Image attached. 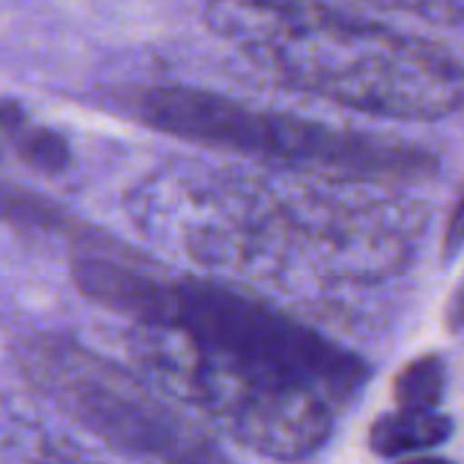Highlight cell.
Wrapping results in <instances>:
<instances>
[{
	"mask_svg": "<svg viewBox=\"0 0 464 464\" xmlns=\"http://www.w3.org/2000/svg\"><path fill=\"white\" fill-rule=\"evenodd\" d=\"M238 429L260 453L301 459L323 445L331 429V415L314 388L271 385L244 396L238 407Z\"/></svg>",
	"mask_w": 464,
	"mask_h": 464,
	"instance_id": "obj_3",
	"label": "cell"
},
{
	"mask_svg": "<svg viewBox=\"0 0 464 464\" xmlns=\"http://www.w3.org/2000/svg\"><path fill=\"white\" fill-rule=\"evenodd\" d=\"M448 325L456 336L464 339V282L459 285L453 301H450V309H448Z\"/></svg>",
	"mask_w": 464,
	"mask_h": 464,
	"instance_id": "obj_11",
	"label": "cell"
},
{
	"mask_svg": "<svg viewBox=\"0 0 464 464\" xmlns=\"http://www.w3.org/2000/svg\"><path fill=\"white\" fill-rule=\"evenodd\" d=\"M453 431L448 415L437 410H407L380 415L369 429V448L380 456H404L412 450L437 448Z\"/></svg>",
	"mask_w": 464,
	"mask_h": 464,
	"instance_id": "obj_5",
	"label": "cell"
},
{
	"mask_svg": "<svg viewBox=\"0 0 464 464\" xmlns=\"http://www.w3.org/2000/svg\"><path fill=\"white\" fill-rule=\"evenodd\" d=\"M205 23L279 85L355 112L440 121L464 107L456 55L317 0H205Z\"/></svg>",
	"mask_w": 464,
	"mask_h": 464,
	"instance_id": "obj_1",
	"label": "cell"
},
{
	"mask_svg": "<svg viewBox=\"0 0 464 464\" xmlns=\"http://www.w3.org/2000/svg\"><path fill=\"white\" fill-rule=\"evenodd\" d=\"M393 396L407 410H437L445 396V361L423 355L407 363L393 382Z\"/></svg>",
	"mask_w": 464,
	"mask_h": 464,
	"instance_id": "obj_6",
	"label": "cell"
},
{
	"mask_svg": "<svg viewBox=\"0 0 464 464\" xmlns=\"http://www.w3.org/2000/svg\"><path fill=\"white\" fill-rule=\"evenodd\" d=\"M366 4L401 12L431 25L464 31V0H366Z\"/></svg>",
	"mask_w": 464,
	"mask_h": 464,
	"instance_id": "obj_8",
	"label": "cell"
},
{
	"mask_svg": "<svg viewBox=\"0 0 464 464\" xmlns=\"http://www.w3.org/2000/svg\"><path fill=\"white\" fill-rule=\"evenodd\" d=\"M464 246V191L459 194L450 216H448V227H445V236H442V257L450 263Z\"/></svg>",
	"mask_w": 464,
	"mask_h": 464,
	"instance_id": "obj_10",
	"label": "cell"
},
{
	"mask_svg": "<svg viewBox=\"0 0 464 464\" xmlns=\"http://www.w3.org/2000/svg\"><path fill=\"white\" fill-rule=\"evenodd\" d=\"M72 279L85 298L140 325H150L159 320L167 295V282L99 257L74 260Z\"/></svg>",
	"mask_w": 464,
	"mask_h": 464,
	"instance_id": "obj_4",
	"label": "cell"
},
{
	"mask_svg": "<svg viewBox=\"0 0 464 464\" xmlns=\"http://www.w3.org/2000/svg\"><path fill=\"white\" fill-rule=\"evenodd\" d=\"M17 134V150L20 156L42 169V172H61L69 164V145L61 134L50 129H25L23 126L14 131Z\"/></svg>",
	"mask_w": 464,
	"mask_h": 464,
	"instance_id": "obj_7",
	"label": "cell"
},
{
	"mask_svg": "<svg viewBox=\"0 0 464 464\" xmlns=\"http://www.w3.org/2000/svg\"><path fill=\"white\" fill-rule=\"evenodd\" d=\"M134 112L164 134L244 156H263L268 110L213 91L148 88L137 96Z\"/></svg>",
	"mask_w": 464,
	"mask_h": 464,
	"instance_id": "obj_2",
	"label": "cell"
},
{
	"mask_svg": "<svg viewBox=\"0 0 464 464\" xmlns=\"http://www.w3.org/2000/svg\"><path fill=\"white\" fill-rule=\"evenodd\" d=\"M401 464H453V461H448L442 456H415V459H407Z\"/></svg>",
	"mask_w": 464,
	"mask_h": 464,
	"instance_id": "obj_12",
	"label": "cell"
},
{
	"mask_svg": "<svg viewBox=\"0 0 464 464\" xmlns=\"http://www.w3.org/2000/svg\"><path fill=\"white\" fill-rule=\"evenodd\" d=\"M0 216L31 224H50L55 218V210L39 197L25 194L20 188H0Z\"/></svg>",
	"mask_w": 464,
	"mask_h": 464,
	"instance_id": "obj_9",
	"label": "cell"
}]
</instances>
